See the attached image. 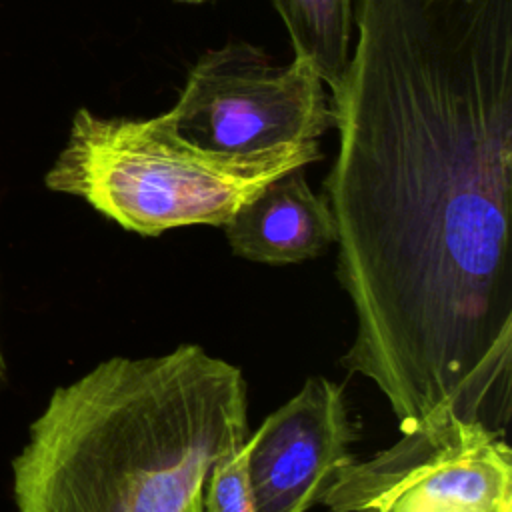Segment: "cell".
<instances>
[{"label":"cell","mask_w":512,"mask_h":512,"mask_svg":"<svg viewBox=\"0 0 512 512\" xmlns=\"http://www.w3.org/2000/svg\"><path fill=\"white\" fill-rule=\"evenodd\" d=\"M176 2H180V4H206V2H214V0H176Z\"/></svg>","instance_id":"8fae6325"},{"label":"cell","mask_w":512,"mask_h":512,"mask_svg":"<svg viewBox=\"0 0 512 512\" xmlns=\"http://www.w3.org/2000/svg\"><path fill=\"white\" fill-rule=\"evenodd\" d=\"M164 116L184 140L224 154L318 142L332 128L330 96L312 64L278 66L244 40L206 50Z\"/></svg>","instance_id":"277c9868"},{"label":"cell","mask_w":512,"mask_h":512,"mask_svg":"<svg viewBox=\"0 0 512 512\" xmlns=\"http://www.w3.org/2000/svg\"><path fill=\"white\" fill-rule=\"evenodd\" d=\"M320 504L330 512H512L506 430L436 414L368 460L346 462Z\"/></svg>","instance_id":"3957f363"},{"label":"cell","mask_w":512,"mask_h":512,"mask_svg":"<svg viewBox=\"0 0 512 512\" xmlns=\"http://www.w3.org/2000/svg\"><path fill=\"white\" fill-rule=\"evenodd\" d=\"M290 36L294 58H302L320 74L332 92L346 70L352 34V0H272Z\"/></svg>","instance_id":"52a82bcc"},{"label":"cell","mask_w":512,"mask_h":512,"mask_svg":"<svg viewBox=\"0 0 512 512\" xmlns=\"http://www.w3.org/2000/svg\"><path fill=\"white\" fill-rule=\"evenodd\" d=\"M184 512H202V492L192 498V502L188 504V508Z\"/></svg>","instance_id":"9c48e42d"},{"label":"cell","mask_w":512,"mask_h":512,"mask_svg":"<svg viewBox=\"0 0 512 512\" xmlns=\"http://www.w3.org/2000/svg\"><path fill=\"white\" fill-rule=\"evenodd\" d=\"M318 160V142L224 154L184 140L164 114L102 118L78 108L44 184L82 198L128 232L160 236L194 224L224 226L266 184Z\"/></svg>","instance_id":"7a4b0ae2"},{"label":"cell","mask_w":512,"mask_h":512,"mask_svg":"<svg viewBox=\"0 0 512 512\" xmlns=\"http://www.w3.org/2000/svg\"><path fill=\"white\" fill-rule=\"evenodd\" d=\"M222 228L232 254L256 264H298L334 244L332 212L308 186L304 168L266 184Z\"/></svg>","instance_id":"8992f818"},{"label":"cell","mask_w":512,"mask_h":512,"mask_svg":"<svg viewBox=\"0 0 512 512\" xmlns=\"http://www.w3.org/2000/svg\"><path fill=\"white\" fill-rule=\"evenodd\" d=\"M4 372H6V366H4V354H2V344H0V382L4 380Z\"/></svg>","instance_id":"30bf717a"},{"label":"cell","mask_w":512,"mask_h":512,"mask_svg":"<svg viewBox=\"0 0 512 512\" xmlns=\"http://www.w3.org/2000/svg\"><path fill=\"white\" fill-rule=\"evenodd\" d=\"M246 462V440L216 460L202 486V512H254Z\"/></svg>","instance_id":"ba28073f"},{"label":"cell","mask_w":512,"mask_h":512,"mask_svg":"<svg viewBox=\"0 0 512 512\" xmlns=\"http://www.w3.org/2000/svg\"><path fill=\"white\" fill-rule=\"evenodd\" d=\"M248 434L246 380L198 344L112 356L52 392L12 462L18 512H184Z\"/></svg>","instance_id":"6da1fadb"},{"label":"cell","mask_w":512,"mask_h":512,"mask_svg":"<svg viewBox=\"0 0 512 512\" xmlns=\"http://www.w3.org/2000/svg\"><path fill=\"white\" fill-rule=\"evenodd\" d=\"M358 438L342 384L310 376L274 410L248 442V486L254 512H308L336 472L354 456Z\"/></svg>","instance_id":"5b68a950"}]
</instances>
